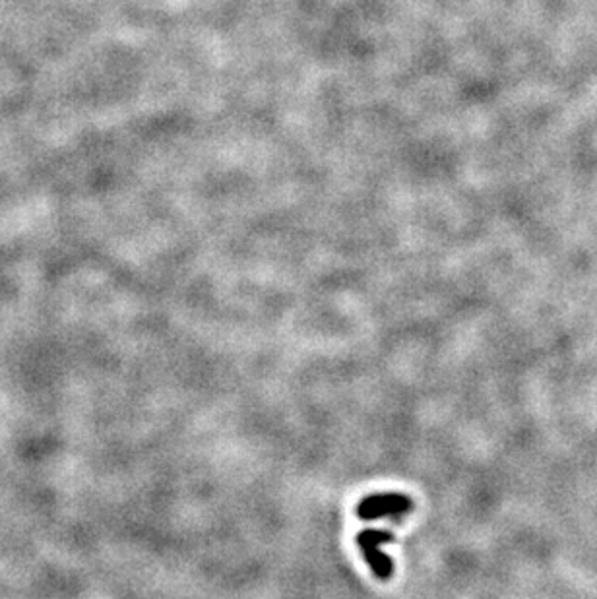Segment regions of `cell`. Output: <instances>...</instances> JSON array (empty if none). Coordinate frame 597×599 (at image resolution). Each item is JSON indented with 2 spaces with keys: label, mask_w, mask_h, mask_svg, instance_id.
Segmentation results:
<instances>
[{
  "label": "cell",
  "mask_w": 597,
  "mask_h": 599,
  "mask_svg": "<svg viewBox=\"0 0 597 599\" xmlns=\"http://www.w3.org/2000/svg\"><path fill=\"white\" fill-rule=\"evenodd\" d=\"M357 547L362 553V559L370 566L372 574L378 580H388L394 574V563L386 553L382 551V545H388L394 541L390 531L384 530H362L357 533Z\"/></svg>",
  "instance_id": "1"
},
{
  "label": "cell",
  "mask_w": 597,
  "mask_h": 599,
  "mask_svg": "<svg viewBox=\"0 0 597 599\" xmlns=\"http://www.w3.org/2000/svg\"><path fill=\"white\" fill-rule=\"evenodd\" d=\"M413 508V502L408 495L402 493H377L362 499L357 505V516L365 522L392 518L400 520L405 515H410Z\"/></svg>",
  "instance_id": "2"
}]
</instances>
